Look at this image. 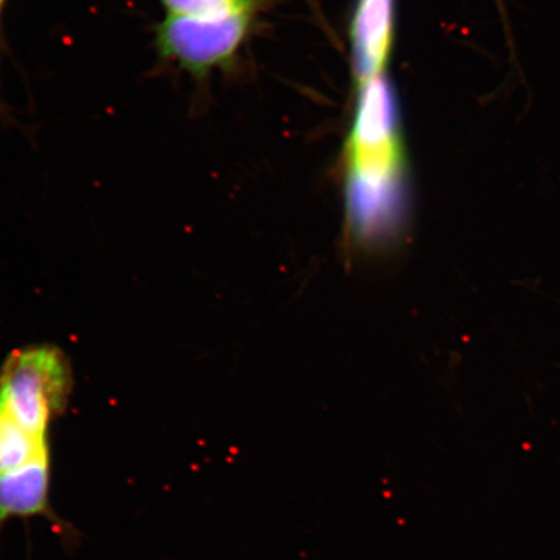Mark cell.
<instances>
[{
  "label": "cell",
  "mask_w": 560,
  "mask_h": 560,
  "mask_svg": "<svg viewBox=\"0 0 560 560\" xmlns=\"http://www.w3.org/2000/svg\"><path fill=\"white\" fill-rule=\"evenodd\" d=\"M167 16L190 19H226L255 15L261 9L262 0H160Z\"/></svg>",
  "instance_id": "cell-7"
},
{
  "label": "cell",
  "mask_w": 560,
  "mask_h": 560,
  "mask_svg": "<svg viewBox=\"0 0 560 560\" xmlns=\"http://www.w3.org/2000/svg\"><path fill=\"white\" fill-rule=\"evenodd\" d=\"M255 20V15L213 20L165 15L156 26V50L161 59L202 79L235 59Z\"/></svg>",
  "instance_id": "cell-3"
},
{
  "label": "cell",
  "mask_w": 560,
  "mask_h": 560,
  "mask_svg": "<svg viewBox=\"0 0 560 560\" xmlns=\"http://www.w3.org/2000/svg\"><path fill=\"white\" fill-rule=\"evenodd\" d=\"M50 453L47 438L34 435L0 408V475Z\"/></svg>",
  "instance_id": "cell-6"
},
{
  "label": "cell",
  "mask_w": 560,
  "mask_h": 560,
  "mask_svg": "<svg viewBox=\"0 0 560 560\" xmlns=\"http://www.w3.org/2000/svg\"><path fill=\"white\" fill-rule=\"evenodd\" d=\"M357 86L385 73L395 44V0H357L350 24Z\"/></svg>",
  "instance_id": "cell-4"
},
{
  "label": "cell",
  "mask_w": 560,
  "mask_h": 560,
  "mask_svg": "<svg viewBox=\"0 0 560 560\" xmlns=\"http://www.w3.org/2000/svg\"><path fill=\"white\" fill-rule=\"evenodd\" d=\"M5 2L7 0H0V12H2Z\"/></svg>",
  "instance_id": "cell-8"
},
{
  "label": "cell",
  "mask_w": 560,
  "mask_h": 560,
  "mask_svg": "<svg viewBox=\"0 0 560 560\" xmlns=\"http://www.w3.org/2000/svg\"><path fill=\"white\" fill-rule=\"evenodd\" d=\"M50 480V453L0 475V532L7 522L16 517L54 516Z\"/></svg>",
  "instance_id": "cell-5"
},
{
  "label": "cell",
  "mask_w": 560,
  "mask_h": 560,
  "mask_svg": "<svg viewBox=\"0 0 560 560\" xmlns=\"http://www.w3.org/2000/svg\"><path fill=\"white\" fill-rule=\"evenodd\" d=\"M499 2H500V5L502 7V0H499Z\"/></svg>",
  "instance_id": "cell-9"
},
{
  "label": "cell",
  "mask_w": 560,
  "mask_h": 560,
  "mask_svg": "<svg viewBox=\"0 0 560 560\" xmlns=\"http://www.w3.org/2000/svg\"><path fill=\"white\" fill-rule=\"evenodd\" d=\"M406 161L394 88L384 75L359 86L346 144V230L353 249L380 254L402 234Z\"/></svg>",
  "instance_id": "cell-1"
},
{
  "label": "cell",
  "mask_w": 560,
  "mask_h": 560,
  "mask_svg": "<svg viewBox=\"0 0 560 560\" xmlns=\"http://www.w3.org/2000/svg\"><path fill=\"white\" fill-rule=\"evenodd\" d=\"M69 371L59 350L33 347L12 353L0 376V408L26 431L47 438L66 401Z\"/></svg>",
  "instance_id": "cell-2"
}]
</instances>
